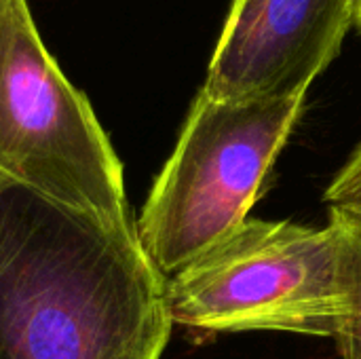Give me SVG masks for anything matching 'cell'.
Masks as SVG:
<instances>
[{"label":"cell","mask_w":361,"mask_h":359,"mask_svg":"<svg viewBox=\"0 0 361 359\" xmlns=\"http://www.w3.org/2000/svg\"><path fill=\"white\" fill-rule=\"evenodd\" d=\"M330 216L338 222L343 231L353 292V313L336 343L341 347L343 359H361V220L336 212H330Z\"/></svg>","instance_id":"6"},{"label":"cell","mask_w":361,"mask_h":359,"mask_svg":"<svg viewBox=\"0 0 361 359\" xmlns=\"http://www.w3.org/2000/svg\"><path fill=\"white\" fill-rule=\"evenodd\" d=\"M355 25L361 32V0H355Z\"/></svg>","instance_id":"8"},{"label":"cell","mask_w":361,"mask_h":359,"mask_svg":"<svg viewBox=\"0 0 361 359\" xmlns=\"http://www.w3.org/2000/svg\"><path fill=\"white\" fill-rule=\"evenodd\" d=\"M353 23L355 0H233L201 93L222 102L307 95Z\"/></svg>","instance_id":"5"},{"label":"cell","mask_w":361,"mask_h":359,"mask_svg":"<svg viewBox=\"0 0 361 359\" xmlns=\"http://www.w3.org/2000/svg\"><path fill=\"white\" fill-rule=\"evenodd\" d=\"M4 186H21L106 226L131 220L123 165L89 99L44 47L27 0H0Z\"/></svg>","instance_id":"3"},{"label":"cell","mask_w":361,"mask_h":359,"mask_svg":"<svg viewBox=\"0 0 361 359\" xmlns=\"http://www.w3.org/2000/svg\"><path fill=\"white\" fill-rule=\"evenodd\" d=\"M305 97L222 102L199 91L135 222L146 254L165 279L247 220Z\"/></svg>","instance_id":"4"},{"label":"cell","mask_w":361,"mask_h":359,"mask_svg":"<svg viewBox=\"0 0 361 359\" xmlns=\"http://www.w3.org/2000/svg\"><path fill=\"white\" fill-rule=\"evenodd\" d=\"M173 324L201 332H296L338 341L353 313L338 222L245 220L167 279Z\"/></svg>","instance_id":"2"},{"label":"cell","mask_w":361,"mask_h":359,"mask_svg":"<svg viewBox=\"0 0 361 359\" xmlns=\"http://www.w3.org/2000/svg\"><path fill=\"white\" fill-rule=\"evenodd\" d=\"M330 212L361 220V142L324 193Z\"/></svg>","instance_id":"7"},{"label":"cell","mask_w":361,"mask_h":359,"mask_svg":"<svg viewBox=\"0 0 361 359\" xmlns=\"http://www.w3.org/2000/svg\"><path fill=\"white\" fill-rule=\"evenodd\" d=\"M171 326L133 218L106 226L0 190V359H161Z\"/></svg>","instance_id":"1"}]
</instances>
